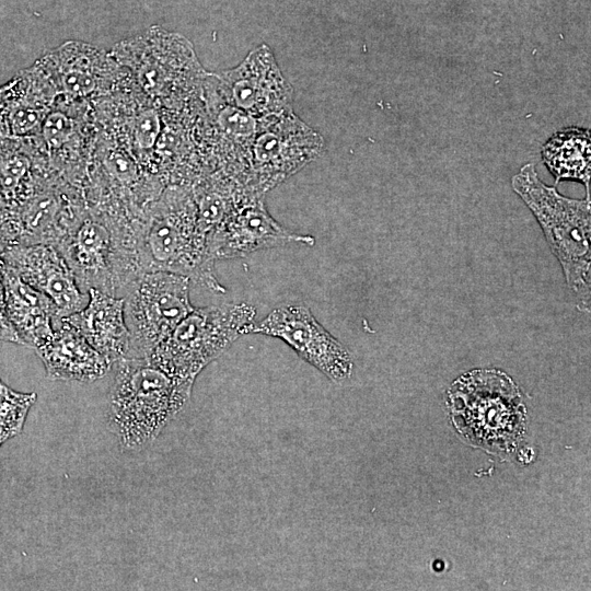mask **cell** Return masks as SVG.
<instances>
[{
	"mask_svg": "<svg viewBox=\"0 0 591 591\" xmlns=\"http://www.w3.org/2000/svg\"><path fill=\"white\" fill-rule=\"evenodd\" d=\"M189 281L167 271H144L127 285L121 296L130 334L127 357L147 359L194 309Z\"/></svg>",
	"mask_w": 591,
	"mask_h": 591,
	"instance_id": "cell-8",
	"label": "cell"
},
{
	"mask_svg": "<svg viewBox=\"0 0 591 591\" xmlns=\"http://www.w3.org/2000/svg\"><path fill=\"white\" fill-rule=\"evenodd\" d=\"M114 366L108 425L123 449L139 451L182 412L194 381L170 375L144 358L126 357Z\"/></svg>",
	"mask_w": 591,
	"mask_h": 591,
	"instance_id": "cell-2",
	"label": "cell"
},
{
	"mask_svg": "<svg viewBox=\"0 0 591 591\" xmlns=\"http://www.w3.org/2000/svg\"><path fill=\"white\" fill-rule=\"evenodd\" d=\"M117 63L104 49L77 40L63 43L38 60L57 92L69 101L107 93L117 79Z\"/></svg>",
	"mask_w": 591,
	"mask_h": 591,
	"instance_id": "cell-13",
	"label": "cell"
},
{
	"mask_svg": "<svg viewBox=\"0 0 591 591\" xmlns=\"http://www.w3.org/2000/svg\"><path fill=\"white\" fill-rule=\"evenodd\" d=\"M512 189L537 220L552 253L561 265L568 288L578 298L579 309L590 310L591 294V205L560 195L544 184L534 164H524L511 178Z\"/></svg>",
	"mask_w": 591,
	"mask_h": 591,
	"instance_id": "cell-3",
	"label": "cell"
},
{
	"mask_svg": "<svg viewBox=\"0 0 591 591\" xmlns=\"http://www.w3.org/2000/svg\"><path fill=\"white\" fill-rule=\"evenodd\" d=\"M0 265L45 293L54 302L59 318L82 310L89 301V293L80 288L62 254L51 244L10 246L0 254Z\"/></svg>",
	"mask_w": 591,
	"mask_h": 591,
	"instance_id": "cell-12",
	"label": "cell"
},
{
	"mask_svg": "<svg viewBox=\"0 0 591 591\" xmlns=\"http://www.w3.org/2000/svg\"><path fill=\"white\" fill-rule=\"evenodd\" d=\"M252 333L281 339L301 359L335 383L351 375L354 362L350 351L303 304L275 308L254 324Z\"/></svg>",
	"mask_w": 591,
	"mask_h": 591,
	"instance_id": "cell-10",
	"label": "cell"
},
{
	"mask_svg": "<svg viewBox=\"0 0 591 591\" xmlns=\"http://www.w3.org/2000/svg\"><path fill=\"white\" fill-rule=\"evenodd\" d=\"M35 350L51 380L93 382L113 366L63 317L55 321L51 337Z\"/></svg>",
	"mask_w": 591,
	"mask_h": 591,
	"instance_id": "cell-15",
	"label": "cell"
},
{
	"mask_svg": "<svg viewBox=\"0 0 591 591\" xmlns=\"http://www.w3.org/2000/svg\"><path fill=\"white\" fill-rule=\"evenodd\" d=\"M0 340L22 345L7 314L5 300H4V287H3L1 274H0Z\"/></svg>",
	"mask_w": 591,
	"mask_h": 591,
	"instance_id": "cell-20",
	"label": "cell"
},
{
	"mask_svg": "<svg viewBox=\"0 0 591 591\" xmlns=\"http://www.w3.org/2000/svg\"><path fill=\"white\" fill-rule=\"evenodd\" d=\"M264 198L245 196L209 233L208 251L215 262L291 243L314 245L312 235L294 233L276 221L267 211Z\"/></svg>",
	"mask_w": 591,
	"mask_h": 591,
	"instance_id": "cell-11",
	"label": "cell"
},
{
	"mask_svg": "<svg viewBox=\"0 0 591 591\" xmlns=\"http://www.w3.org/2000/svg\"><path fill=\"white\" fill-rule=\"evenodd\" d=\"M4 287L5 310L22 345L36 349L54 333L58 320L54 302L42 291L24 282L9 268L0 265Z\"/></svg>",
	"mask_w": 591,
	"mask_h": 591,
	"instance_id": "cell-17",
	"label": "cell"
},
{
	"mask_svg": "<svg viewBox=\"0 0 591 591\" xmlns=\"http://www.w3.org/2000/svg\"><path fill=\"white\" fill-rule=\"evenodd\" d=\"M208 76L225 102L257 118L292 111L293 90L265 44L252 49L237 66Z\"/></svg>",
	"mask_w": 591,
	"mask_h": 591,
	"instance_id": "cell-9",
	"label": "cell"
},
{
	"mask_svg": "<svg viewBox=\"0 0 591 591\" xmlns=\"http://www.w3.org/2000/svg\"><path fill=\"white\" fill-rule=\"evenodd\" d=\"M324 150L323 136L303 121L293 109L262 118L240 183L251 193L265 196L317 159Z\"/></svg>",
	"mask_w": 591,
	"mask_h": 591,
	"instance_id": "cell-7",
	"label": "cell"
},
{
	"mask_svg": "<svg viewBox=\"0 0 591 591\" xmlns=\"http://www.w3.org/2000/svg\"><path fill=\"white\" fill-rule=\"evenodd\" d=\"M448 405L457 431L472 444L510 451L525 430V408L509 375L496 369L470 371L448 391Z\"/></svg>",
	"mask_w": 591,
	"mask_h": 591,
	"instance_id": "cell-4",
	"label": "cell"
},
{
	"mask_svg": "<svg viewBox=\"0 0 591 591\" xmlns=\"http://www.w3.org/2000/svg\"><path fill=\"white\" fill-rule=\"evenodd\" d=\"M256 310L230 303L194 308L147 358L170 375L194 381L239 337L252 333Z\"/></svg>",
	"mask_w": 591,
	"mask_h": 591,
	"instance_id": "cell-6",
	"label": "cell"
},
{
	"mask_svg": "<svg viewBox=\"0 0 591 591\" xmlns=\"http://www.w3.org/2000/svg\"><path fill=\"white\" fill-rule=\"evenodd\" d=\"M136 262L141 273L182 275L212 292H225L215 275L208 236L198 225L188 185H167L147 204L138 228Z\"/></svg>",
	"mask_w": 591,
	"mask_h": 591,
	"instance_id": "cell-1",
	"label": "cell"
},
{
	"mask_svg": "<svg viewBox=\"0 0 591 591\" xmlns=\"http://www.w3.org/2000/svg\"><path fill=\"white\" fill-rule=\"evenodd\" d=\"M86 305L63 318L114 364L129 352L130 334L124 299L101 290H88Z\"/></svg>",
	"mask_w": 591,
	"mask_h": 591,
	"instance_id": "cell-16",
	"label": "cell"
},
{
	"mask_svg": "<svg viewBox=\"0 0 591 591\" xmlns=\"http://www.w3.org/2000/svg\"><path fill=\"white\" fill-rule=\"evenodd\" d=\"M116 47L113 57L135 74L148 101L179 107L202 99L207 71L184 36L153 26Z\"/></svg>",
	"mask_w": 591,
	"mask_h": 591,
	"instance_id": "cell-5",
	"label": "cell"
},
{
	"mask_svg": "<svg viewBox=\"0 0 591 591\" xmlns=\"http://www.w3.org/2000/svg\"><path fill=\"white\" fill-rule=\"evenodd\" d=\"M79 124L69 109L61 107L49 109L42 125L43 139L51 151H58L68 146L79 136Z\"/></svg>",
	"mask_w": 591,
	"mask_h": 591,
	"instance_id": "cell-19",
	"label": "cell"
},
{
	"mask_svg": "<svg viewBox=\"0 0 591 591\" xmlns=\"http://www.w3.org/2000/svg\"><path fill=\"white\" fill-rule=\"evenodd\" d=\"M542 160L555 177L582 183L590 193L591 141L590 130L566 127L555 132L542 147Z\"/></svg>",
	"mask_w": 591,
	"mask_h": 591,
	"instance_id": "cell-18",
	"label": "cell"
},
{
	"mask_svg": "<svg viewBox=\"0 0 591 591\" xmlns=\"http://www.w3.org/2000/svg\"><path fill=\"white\" fill-rule=\"evenodd\" d=\"M80 288L118 294V255L109 229L94 218L83 219L58 248Z\"/></svg>",
	"mask_w": 591,
	"mask_h": 591,
	"instance_id": "cell-14",
	"label": "cell"
}]
</instances>
